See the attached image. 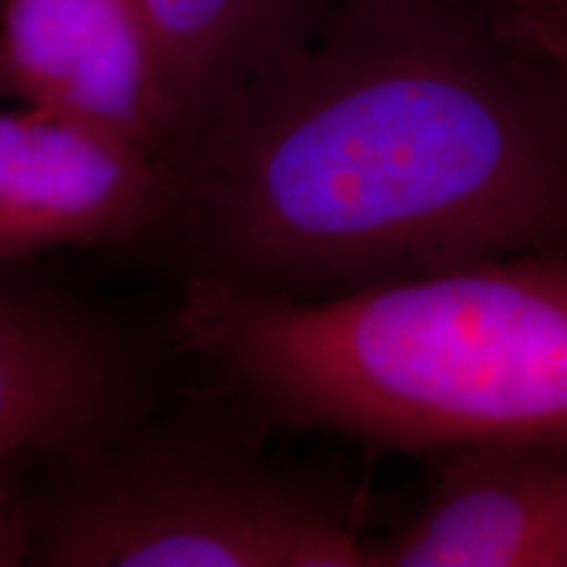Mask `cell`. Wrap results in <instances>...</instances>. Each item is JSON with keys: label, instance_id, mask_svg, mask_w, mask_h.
<instances>
[{"label": "cell", "instance_id": "6da1fadb", "mask_svg": "<svg viewBox=\"0 0 567 567\" xmlns=\"http://www.w3.org/2000/svg\"><path fill=\"white\" fill-rule=\"evenodd\" d=\"M174 172L200 274L260 292L567 250V80L502 0H337Z\"/></svg>", "mask_w": 567, "mask_h": 567}, {"label": "cell", "instance_id": "7a4b0ae2", "mask_svg": "<svg viewBox=\"0 0 567 567\" xmlns=\"http://www.w3.org/2000/svg\"><path fill=\"white\" fill-rule=\"evenodd\" d=\"M176 339L276 421L394 452L567 442V250L323 297L197 274Z\"/></svg>", "mask_w": 567, "mask_h": 567}, {"label": "cell", "instance_id": "3957f363", "mask_svg": "<svg viewBox=\"0 0 567 567\" xmlns=\"http://www.w3.org/2000/svg\"><path fill=\"white\" fill-rule=\"evenodd\" d=\"M42 515L55 567H371L334 502L221 452L134 444L97 455Z\"/></svg>", "mask_w": 567, "mask_h": 567}, {"label": "cell", "instance_id": "277c9868", "mask_svg": "<svg viewBox=\"0 0 567 567\" xmlns=\"http://www.w3.org/2000/svg\"><path fill=\"white\" fill-rule=\"evenodd\" d=\"M0 97L172 161L182 124L137 0H3Z\"/></svg>", "mask_w": 567, "mask_h": 567}, {"label": "cell", "instance_id": "5b68a950", "mask_svg": "<svg viewBox=\"0 0 567 567\" xmlns=\"http://www.w3.org/2000/svg\"><path fill=\"white\" fill-rule=\"evenodd\" d=\"M174 163L55 113L0 111V264L122 245L168 221Z\"/></svg>", "mask_w": 567, "mask_h": 567}, {"label": "cell", "instance_id": "8992f818", "mask_svg": "<svg viewBox=\"0 0 567 567\" xmlns=\"http://www.w3.org/2000/svg\"><path fill=\"white\" fill-rule=\"evenodd\" d=\"M0 264V463L87 457L134 400L118 339L51 287Z\"/></svg>", "mask_w": 567, "mask_h": 567}, {"label": "cell", "instance_id": "52a82bcc", "mask_svg": "<svg viewBox=\"0 0 567 567\" xmlns=\"http://www.w3.org/2000/svg\"><path fill=\"white\" fill-rule=\"evenodd\" d=\"M371 567H567V442L442 452L423 505L371 538Z\"/></svg>", "mask_w": 567, "mask_h": 567}, {"label": "cell", "instance_id": "ba28073f", "mask_svg": "<svg viewBox=\"0 0 567 567\" xmlns=\"http://www.w3.org/2000/svg\"><path fill=\"white\" fill-rule=\"evenodd\" d=\"M137 3L151 24L179 111L182 142L174 158L300 51L334 9V0Z\"/></svg>", "mask_w": 567, "mask_h": 567}, {"label": "cell", "instance_id": "9c48e42d", "mask_svg": "<svg viewBox=\"0 0 567 567\" xmlns=\"http://www.w3.org/2000/svg\"><path fill=\"white\" fill-rule=\"evenodd\" d=\"M21 460L0 463V567L34 557L42 515L19 484Z\"/></svg>", "mask_w": 567, "mask_h": 567}, {"label": "cell", "instance_id": "30bf717a", "mask_svg": "<svg viewBox=\"0 0 567 567\" xmlns=\"http://www.w3.org/2000/svg\"><path fill=\"white\" fill-rule=\"evenodd\" d=\"M509 11H513L517 24H520L523 30H526L530 38H534L538 45H542L544 51L551 55V61L557 63L559 71H563L565 80H567V30L549 24V21H544V19L530 17V13L520 11V9H509Z\"/></svg>", "mask_w": 567, "mask_h": 567}, {"label": "cell", "instance_id": "8fae6325", "mask_svg": "<svg viewBox=\"0 0 567 567\" xmlns=\"http://www.w3.org/2000/svg\"><path fill=\"white\" fill-rule=\"evenodd\" d=\"M507 3L530 13V17L567 30V0H507Z\"/></svg>", "mask_w": 567, "mask_h": 567}, {"label": "cell", "instance_id": "7c38bea8", "mask_svg": "<svg viewBox=\"0 0 567 567\" xmlns=\"http://www.w3.org/2000/svg\"><path fill=\"white\" fill-rule=\"evenodd\" d=\"M0 6H3V0H0Z\"/></svg>", "mask_w": 567, "mask_h": 567}, {"label": "cell", "instance_id": "4fadbf2b", "mask_svg": "<svg viewBox=\"0 0 567 567\" xmlns=\"http://www.w3.org/2000/svg\"><path fill=\"white\" fill-rule=\"evenodd\" d=\"M334 3H337V0H334Z\"/></svg>", "mask_w": 567, "mask_h": 567}]
</instances>
